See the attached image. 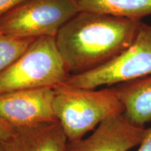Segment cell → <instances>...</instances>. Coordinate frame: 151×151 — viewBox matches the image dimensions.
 Returning a JSON list of instances; mask_svg holds the SVG:
<instances>
[{
	"label": "cell",
	"mask_w": 151,
	"mask_h": 151,
	"mask_svg": "<svg viewBox=\"0 0 151 151\" xmlns=\"http://www.w3.org/2000/svg\"><path fill=\"white\" fill-rule=\"evenodd\" d=\"M142 20L80 11L55 37L58 50L71 75L95 69L130 46Z\"/></svg>",
	"instance_id": "cell-1"
},
{
	"label": "cell",
	"mask_w": 151,
	"mask_h": 151,
	"mask_svg": "<svg viewBox=\"0 0 151 151\" xmlns=\"http://www.w3.org/2000/svg\"><path fill=\"white\" fill-rule=\"evenodd\" d=\"M52 108L68 141L82 139L106 118L124 113L113 86L83 89L61 85L54 88Z\"/></svg>",
	"instance_id": "cell-2"
},
{
	"label": "cell",
	"mask_w": 151,
	"mask_h": 151,
	"mask_svg": "<svg viewBox=\"0 0 151 151\" xmlns=\"http://www.w3.org/2000/svg\"><path fill=\"white\" fill-rule=\"evenodd\" d=\"M71 74L53 37L37 38L25 52L0 73V94L15 90L55 88Z\"/></svg>",
	"instance_id": "cell-3"
},
{
	"label": "cell",
	"mask_w": 151,
	"mask_h": 151,
	"mask_svg": "<svg viewBox=\"0 0 151 151\" xmlns=\"http://www.w3.org/2000/svg\"><path fill=\"white\" fill-rule=\"evenodd\" d=\"M150 75L151 25L142 22L134 41L121 54L92 70L71 75L65 84L83 89H97Z\"/></svg>",
	"instance_id": "cell-4"
},
{
	"label": "cell",
	"mask_w": 151,
	"mask_h": 151,
	"mask_svg": "<svg viewBox=\"0 0 151 151\" xmlns=\"http://www.w3.org/2000/svg\"><path fill=\"white\" fill-rule=\"evenodd\" d=\"M75 0H24L0 18V32L17 37H55L80 12Z\"/></svg>",
	"instance_id": "cell-5"
},
{
	"label": "cell",
	"mask_w": 151,
	"mask_h": 151,
	"mask_svg": "<svg viewBox=\"0 0 151 151\" xmlns=\"http://www.w3.org/2000/svg\"><path fill=\"white\" fill-rule=\"evenodd\" d=\"M53 98L51 88L0 94V119L14 127L58 122L52 108Z\"/></svg>",
	"instance_id": "cell-6"
},
{
	"label": "cell",
	"mask_w": 151,
	"mask_h": 151,
	"mask_svg": "<svg viewBox=\"0 0 151 151\" xmlns=\"http://www.w3.org/2000/svg\"><path fill=\"white\" fill-rule=\"evenodd\" d=\"M145 127L130 123L123 114L106 118L87 138L68 141L66 151H129L139 146Z\"/></svg>",
	"instance_id": "cell-7"
},
{
	"label": "cell",
	"mask_w": 151,
	"mask_h": 151,
	"mask_svg": "<svg viewBox=\"0 0 151 151\" xmlns=\"http://www.w3.org/2000/svg\"><path fill=\"white\" fill-rule=\"evenodd\" d=\"M6 151H66L68 139L58 122L15 127L1 141Z\"/></svg>",
	"instance_id": "cell-8"
},
{
	"label": "cell",
	"mask_w": 151,
	"mask_h": 151,
	"mask_svg": "<svg viewBox=\"0 0 151 151\" xmlns=\"http://www.w3.org/2000/svg\"><path fill=\"white\" fill-rule=\"evenodd\" d=\"M130 123L144 127L151 121V75L113 86Z\"/></svg>",
	"instance_id": "cell-9"
},
{
	"label": "cell",
	"mask_w": 151,
	"mask_h": 151,
	"mask_svg": "<svg viewBox=\"0 0 151 151\" xmlns=\"http://www.w3.org/2000/svg\"><path fill=\"white\" fill-rule=\"evenodd\" d=\"M81 11L141 20L151 16V0H75Z\"/></svg>",
	"instance_id": "cell-10"
},
{
	"label": "cell",
	"mask_w": 151,
	"mask_h": 151,
	"mask_svg": "<svg viewBox=\"0 0 151 151\" xmlns=\"http://www.w3.org/2000/svg\"><path fill=\"white\" fill-rule=\"evenodd\" d=\"M35 39L0 32V73L18 60Z\"/></svg>",
	"instance_id": "cell-11"
},
{
	"label": "cell",
	"mask_w": 151,
	"mask_h": 151,
	"mask_svg": "<svg viewBox=\"0 0 151 151\" xmlns=\"http://www.w3.org/2000/svg\"><path fill=\"white\" fill-rule=\"evenodd\" d=\"M24 0H0V18Z\"/></svg>",
	"instance_id": "cell-12"
},
{
	"label": "cell",
	"mask_w": 151,
	"mask_h": 151,
	"mask_svg": "<svg viewBox=\"0 0 151 151\" xmlns=\"http://www.w3.org/2000/svg\"><path fill=\"white\" fill-rule=\"evenodd\" d=\"M15 127L0 119V140L4 141L12 134Z\"/></svg>",
	"instance_id": "cell-13"
},
{
	"label": "cell",
	"mask_w": 151,
	"mask_h": 151,
	"mask_svg": "<svg viewBox=\"0 0 151 151\" xmlns=\"http://www.w3.org/2000/svg\"><path fill=\"white\" fill-rule=\"evenodd\" d=\"M137 151H151V127L146 129L145 135Z\"/></svg>",
	"instance_id": "cell-14"
},
{
	"label": "cell",
	"mask_w": 151,
	"mask_h": 151,
	"mask_svg": "<svg viewBox=\"0 0 151 151\" xmlns=\"http://www.w3.org/2000/svg\"><path fill=\"white\" fill-rule=\"evenodd\" d=\"M0 151H6L4 146L3 143L1 142V140H0Z\"/></svg>",
	"instance_id": "cell-15"
}]
</instances>
